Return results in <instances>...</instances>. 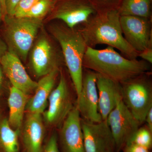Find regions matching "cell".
I'll list each match as a JSON object with an SVG mask.
<instances>
[{"label": "cell", "instance_id": "6da1fadb", "mask_svg": "<svg viewBox=\"0 0 152 152\" xmlns=\"http://www.w3.org/2000/svg\"><path fill=\"white\" fill-rule=\"evenodd\" d=\"M148 63L125 58L109 46L102 50L88 46L83 66L121 84L145 74L149 69Z\"/></svg>", "mask_w": 152, "mask_h": 152}, {"label": "cell", "instance_id": "7a4b0ae2", "mask_svg": "<svg viewBox=\"0 0 152 152\" xmlns=\"http://www.w3.org/2000/svg\"><path fill=\"white\" fill-rule=\"evenodd\" d=\"M118 10L97 13L91 17L80 31L87 46L101 44L118 49L129 59H137L139 53L125 39L121 27Z\"/></svg>", "mask_w": 152, "mask_h": 152}, {"label": "cell", "instance_id": "3957f363", "mask_svg": "<svg viewBox=\"0 0 152 152\" xmlns=\"http://www.w3.org/2000/svg\"><path fill=\"white\" fill-rule=\"evenodd\" d=\"M51 32L59 43L77 97L82 88L83 60L87 45L80 31L61 25L51 27Z\"/></svg>", "mask_w": 152, "mask_h": 152}, {"label": "cell", "instance_id": "277c9868", "mask_svg": "<svg viewBox=\"0 0 152 152\" xmlns=\"http://www.w3.org/2000/svg\"><path fill=\"white\" fill-rule=\"evenodd\" d=\"M3 20L4 22V37L8 51L21 61H26L42 27V20L6 15Z\"/></svg>", "mask_w": 152, "mask_h": 152}, {"label": "cell", "instance_id": "5b68a950", "mask_svg": "<svg viewBox=\"0 0 152 152\" xmlns=\"http://www.w3.org/2000/svg\"><path fill=\"white\" fill-rule=\"evenodd\" d=\"M144 74L121 84L122 99L140 125L152 108V86Z\"/></svg>", "mask_w": 152, "mask_h": 152}, {"label": "cell", "instance_id": "8992f818", "mask_svg": "<svg viewBox=\"0 0 152 152\" xmlns=\"http://www.w3.org/2000/svg\"><path fill=\"white\" fill-rule=\"evenodd\" d=\"M107 121L113 137L117 151L123 148L129 141L141 125L125 105L121 95Z\"/></svg>", "mask_w": 152, "mask_h": 152}, {"label": "cell", "instance_id": "52a82bcc", "mask_svg": "<svg viewBox=\"0 0 152 152\" xmlns=\"http://www.w3.org/2000/svg\"><path fill=\"white\" fill-rule=\"evenodd\" d=\"M51 18L64 22L71 28L87 23L97 13L89 0H56Z\"/></svg>", "mask_w": 152, "mask_h": 152}, {"label": "cell", "instance_id": "ba28073f", "mask_svg": "<svg viewBox=\"0 0 152 152\" xmlns=\"http://www.w3.org/2000/svg\"><path fill=\"white\" fill-rule=\"evenodd\" d=\"M48 102V108L43 113L45 122L52 126L62 124L74 107L66 80L62 72H61L58 84L52 91Z\"/></svg>", "mask_w": 152, "mask_h": 152}, {"label": "cell", "instance_id": "9c48e42d", "mask_svg": "<svg viewBox=\"0 0 152 152\" xmlns=\"http://www.w3.org/2000/svg\"><path fill=\"white\" fill-rule=\"evenodd\" d=\"M30 64L34 73L43 77L59 69V58L48 37L41 33L30 50Z\"/></svg>", "mask_w": 152, "mask_h": 152}, {"label": "cell", "instance_id": "30bf717a", "mask_svg": "<svg viewBox=\"0 0 152 152\" xmlns=\"http://www.w3.org/2000/svg\"><path fill=\"white\" fill-rule=\"evenodd\" d=\"M85 152H117L107 120L94 123L81 119Z\"/></svg>", "mask_w": 152, "mask_h": 152}, {"label": "cell", "instance_id": "8fae6325", "mask_svg": "<svg viewBox=\"0 0 152 152\" xmlns=\"http://www.w3.org/2000/svg\"><path fill=\"white\" fill-rule=\"evenodd\" d=\"M120 23L124 37L136 52L139 53L151 47L150 18L121 16Z\"/></svg>", "mask_w": 152, "mask_h": 152}, {"label": "cell", "instance_id": "7c38bea8", "mask_svg": "<svg viewBox=\"0 0 152 152\" xmlns=\"http://www.w3.org/2000/svg\"><path fill=\"white\" fill-rule=\"evenodd\" d=\"M97 74L92 71L83 75L81 90L76 105L83 119L94 123L102 121L99 110Z\"/></svg>", "mask_w": 152, "mask_h": 152}, {"label": "cell", "instance_id": "4fadbf2b", "mask_svg": "<svg viewBox=\"0 0 152 152\" xmlns=\"http://www.w3.org/2000/svg\"><path fill=\"white\" fill-rule=\"evenodd\" d=\"M61 125L58 136L61 152H85L81 118L76 106Z\"/></svg>", "mask_w": 152, "mask_h": 152}, {"label": "cell", "instance_id": "5bb4252c", "mask_svg": "<svg viewBox=\"0 0 152 152\" xmlns=\"http://www.w3.org/2000/svg\"><path fill=\"white\" fill-rule=\"evenodd\" d=\"M3 72L10 80L12 86L26 94L35 91L37 83L28 75L21 61L8 51L0 61Z\"/></svg>", "mask_w": 152, "mask_h": 152}, {"label": "cell", "instance_id": "9a60e30c", "mask_svg": "<svg viewBox=\"0 0 152 152\" xmlns=\"http://www.w3.org/2000/svg\"><path fill=\"white\" fill-rule=\"evenodd\" d=\"M96 85L99 112L103 121H105L121 96V84L97 74Z\"/></svg>", "mask_w": 152, "mask_h": 152}, {"label": "cell", "instance_id": "2e32d148", "mask_svg": "<svg viewBox=\"0 0 152 152\" xmlns=\"http://www.w3.org/2000/svg\"><path fill=\"white\" fill-rule=\"evenodd\" d=\"M42 114L28 113L22 134L25 152H41L45 130Z\"/></svg>", "mask_w": 152, "mask_h": 152}, {"label": "cell", "instance_id": "e0dca14e", "mask_svg": "<svg viewBox=\"0 0 152 152\" xmlns=\"http://www.w3.org/2000/svg\"><path fill=\"white\" fill-rule=\"evenodd\" d=\"M59 71V69L54 70L42 77L38 82L34 94L29 99L26 106V110L28 113L42 114L45 112Z\"/></svg>", "mask_w": 152, "mask_h": 152}, {"label": "cell", "instance_id": "ac0fdd59", "mask_svg": "<svg viewBox=\"0 0 152 152\" xmlns=\"http://www.w3.org/2000/svg\"><path fill=\"white\" fill-rule=\"evenodd\" d=\"M28 95L13 86L10 88L8 99L9 115L8 121L14 129L20 131L23 124Z\"/></svg>", "mask_w": 152, "mask_h": 152}, {"label": "cell", "instance_id": "d6986e66", "mask_svg": "<svg viewBox=\"0 0 152 152\" xmlns=\"http://www.w3.org/2000/svg\"><path fill=\"white\" fill-rule=\"evenodd\" d=\"M20 131L14 129L7 118L0 116V152H20Z\"/></svg>", "mask_w": 152, "mask_h": 152}, {"label": "cell", "instance_id": "ffe728a7", "mask_svg": "<svg viewBox=\"0 0 152 152\" xmlns=\"http://www.w3.org/2000/svg\"><path fill=\"white\" fill-rule=\"evenodd\" d=\"M152 0H123L118 9L121 16L150 18Z\"/></svg>", "mask_w": 152, "mask_h": 152}, {"label": "cell", "instance_id": "44dd1931", "mask_svg": "<svg viewBox=\"0 0 152 152\" xmlns=\"http://www.w3.org/2000/svg\"><path fill=\"white\" fill-rule=\"evenodd\" d=\"M56 0H39L23 17L41 19L53 10Z\"/></svg>", "mask_w": 152, "mask_h": 152}, {"label": "cell", "instance_id": "7402d4cb", "mask_svg": "<svg viewBox=\"0 0 152 152\" xmlns=\"http://www.w3.org/2000/svg\"><path fill=\"white\" fill-rule=\"evenodd\" d=\"M128 143L136 144L151 150L152 146V132L147 126L139 128Z\"/></svg>", "mask_w": 152, "mask_h": 152}, {"label": "cell", "instance_id": "603a6c76", "mask_svg": "<svg viewBox=\"0 0 152 152\" xmlns=\"http://www.w3.org/2000/svg\"><path fill=\"white\" fill-rule=\"evenodd\" d=\"M97 13L104 12L110 10H118L123 0H89Z\"/></svg>", "mask_w": 152, "mask_h": 152}, {"label": "cell", "instance_id": "cb8c5ba5", "mask_svg": "<svg viewBox=\"0 0 152 152\" xmlns=\"http://www.w3.org/2000/svg\"><path fill=\"white\" fill-rule=\"evenodd\" d=\"M39 0H20L14 10V16L23 17Z\"/></svg>", "mask_w": 152, "mask_h": 152}, {"label": "cell", "instance_id": "d4e9b609", "mask_svg": "<svg viewBox=\"0 0 152 152\" xmlns=\"http://www.w3.org/2000/svg\"><path fill=\"white\" fill-rule=\"evenodd\" d=\"M41 152H61L56 133H53L50 137L46 144L43 145Z\"/></svg>", "mask_w": 152, "mask_h": 152}, {"label": "cell", "instance_id": "484cf974", "mask_svg": "<svg viewBox=\"0 0 152 152\" xmlns=\"http://www.w3.org/2000/svg\"><path fill=\"white\" fill-rule=\"evenodd\" d=\"M123 149L124 152H151L148 149L132 143L126 144Z\"/></svg>", "mask_w": 152, "mask_h": 152}, {"label": "cell", "instance_id": "4316f807", "mask_svg": "<svg viewBox=\"0 0 152 152\" xmlns=\"http://www.w3.org/2000/svg\"><path fill=\"white\" fill-rule=\"evenodd\" d=\"M20 1V0H5L6 15L13 16L15 9Z\"/></svg>", "mask_w": 152, "mask_h": 152}, {"label": "cell", "instance_id": "83f0119b", "mask_svg": "<svg viewBox=\"0 0 152 152\" xmlns=\"http://www.w3.org/2000/svg\"><path fill=\"white\" fill-rule=\"evenodd\" d=\"M138 56L142 58L147 62L151 64L152 63V47L148 48L139 53Z\"/></svg>", "mask_w": 152, "mask_h": 152}, {"label": "cell", "instance_id": "f1b7e54d", "mask_svg": "<svg viewBox=\"0 0 152 152\" xmlns=\"http://www.w3.org/2000/svg\"><path fill=\"white\" fill-rule=\"evenodd\" d=\"M145 122L146 123L147 127L152 132V108L147 113Z\"/></svg>", "mask_w": 152, "mask_h": 152}, {"label": "cell", "instance_id": "f546056e", "mask_svg": "<svg viewBox=\"0 0 152 152\" xmlns=\"http://www.w3.org/2000/svg\"><path fill=\"white\" fill-rule=\"evenodd\" d=\"M7 51V47L6 43L0 37V61Z\"/></svg>", "mask_w": 152, "mask_h": 152}, {"label": "cell", "instance_id": "4dcf8cb0", "mask_svg": "<svg viewBox=\"0 0 152 152\" xmlns=\"http://www.w3.org/2000/svg\"><path fill=\"white\" fill-rule=\"evenodd\" d=\"M0 1H1V6L3 17V18H4V17L6 15L5 10V0H0Z\"/></svg>", "mask_w": 152, "mask_h": 152}, {"label": "cell", "instance_id": "1f68e13d", "mask_svg": "<svg viewBox=\"0 0 152 152\" xmlns=\"http://www.w3.org/2000/svg\"><path fill=\"white\" fill-rule=\"evenodd\" d=\"M3 71L1 66H0V91L2 87L3 82Z\"/></svg>", "mask_w": 152, "mask_h": 152}, {"label": "cell", "instance_id": "d6a6232c", "mask_svg": "<svg viewBox=\"0 0 152 152\" xmlns=\"http://www.w3.org/2000/svg\"><path fill=\"white\" fill-rule=\"evenodd\" d=\"M3 17L2 11L1 6V1H0V23L3 20Z\"/></svg>", "mask_w": 152, "mask_h": 152}, {"label": "cell", "instance_id": "836d02e7", "mask_svg": "<svg viewBox=\"0 0 152 152\" xmlns=\"http://www.w3.org/2000/svg\"></svg>", "mask_w": 152, "mask_h": 152}]
</instances>
